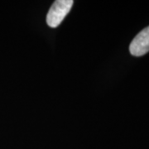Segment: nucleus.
<instances>
[{
	"label": "nucleus",
	"instance_id": "1",
	"mask_svg": "<svg viewBox=\"0 0 149 149\" xmlns=\"http://www.w3.org/2000/svg\"><path fill=\"white\" fill-rule=\"evenodd\" d=\"M72 0H56L52 5L47 16V23L49 27H56L61 23L69 13L73 6Z\"/></svg>",
	"mask_w": 149,
	"mask_h": 149
},
{
	"label": "nucleus",
	"instance_id": "2",
	"mask_svg": "<svg viewBox=\"0 0 149 149\" xmlns=\"http://www.w3.org/2000/svg\"><path fill=\"white\" fill-rule=\"evenodd\" d=\"M130 53L134 56H142L149 52V26L142 30L133 38L129 46Z\"/></svg>",
	"mask_w": 149,
	"mask_h": 149
}]
</instances>
